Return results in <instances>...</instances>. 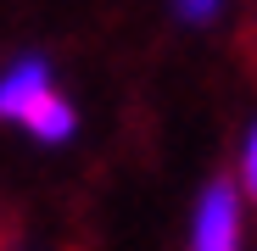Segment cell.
Here are the masks:
<instances>
[{
  "label": "cell",
  "instance_id": "4",
  "mask_svg": "<svg viewBox=\"0 0 257 251\" xmlns=\"http://www.w3.org/2000/svg\"><path fill=\"white\" fill-rule=\"evenodd\" d=\"M240 184H246V195L257 201V123H251L246 140H240Z\"/></svg>",
  "mask_w": 257,
  "mask_h": 251
},
{
  "label": "cell",
  "instance_id": "5",
  "mask_svg": "<svg viewBox=\"0 0 257 251\" xmlns=\"http://www.w3.org/2000/svg\"><path fill=\"white\" fill-rule=\"evenodd\" d=\"M174 12L185 17V23H212L224 12V0H174Z\"/></svg>",
  "mask_w": 257,
  "mask_h": 251
},
{
  "label": "cell",
  "instance_id": "1",
  "mask_svg": "<svg viewBox=\"0 0 257 251\" xmlns=\"http://www.w3.org/2000/svg\"><path fill=\"white\" fill-rule=\"evenodd\" d=\"M190 251H240V190L235 184H207L196 201Z\"/></svg>",
  "mask_w": 257,
  "mask_h": 251
},
{
  "label": "cell",
  "instance_id": "2",
  "mask_svg": "<svg viewBox=\"0 0 257 251\" xmlns=\"http://www.w3.org/2000/svg\"><path fill=\"white\" fill-rule=\"evenodd\" d=\"M51 90H56L51 67L39 62V56H17L6 73H0V117H6V123H23Z\"/></svg>",
  "mask_w": 257,
  "mask_h": 251
},
{
  "label": "cell",
  "instance_id": "3",
  "mask_svg": "<svg viewBox=\"0 0 257 251\" xmlns=\"http://www.w3.org/2000/svg\"><path fill=\"white\" fill-rule=\"evenodd\" d=\"M23 129H28L34 140H45V145H62V140H73V129H78V112H73V101H67L62 90H51L45 101L23 117Z\"/></svg>",
  "mask_w": 257,
  "mask_h": 251
}]
</instances>
